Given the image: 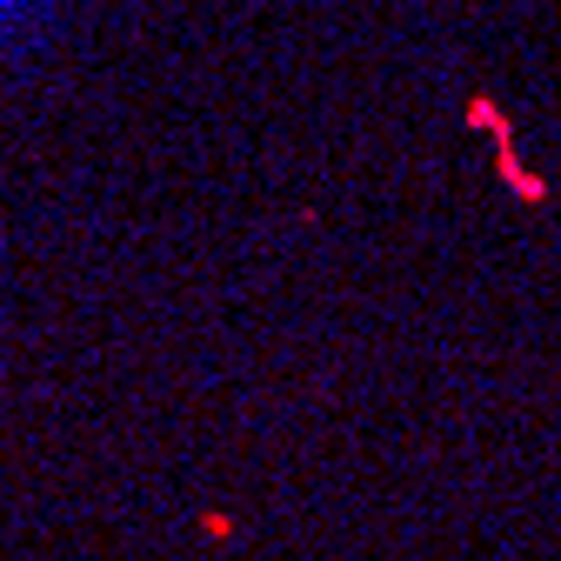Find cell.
<instances>
[{
    "label": "cell",
    "mask_w": 561,
    "mask_h": 561,
    "mask_svg": "<svg viewBox=\"0 0 561 561\" xmlns=\"http://www.w3.org/2000/svg\"><path fill=\"white\" fill-rule=\"evenodd\" d=\"M41 14V0H0V41H8L21 21H34Z\"/></svg>",
    "instance_id": "obj_1"
}]
</instances>
